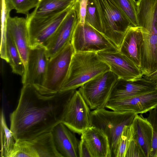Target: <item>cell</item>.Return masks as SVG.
Segmentation results:
<instances>
[{
    "instance_id": "obj_19",
    "label": "cell",
    "mask_w": 157,
    "mask_h": 157,
    "mask_svg": "<svg viewBox=\"0 0 157 157\" xmlns=\"http://www.w3.org/2000/svg\"><path fill=\"white\" fill-rule=\"evenodd\" d=\"M142 42L143 35L140 28L131 26L126 33L119 50L140 68Z\"/></svg>"
},
{
    "instance_id": "obj_24",
    "label": "cell",
    "mask_w": 157,
    "mask_h": 157,
    "mask_svg": "<svg viewBox=\"0 0 157 157\" xmlns=\"http://www.w3.org/2000/svg\"><path fill=\"white\" fill-rule=\"evenodd\" d=\"M38 2V0H2L6 13L14 10L17 13L26 15L31 10L36 7Z\"/></svg>"
},
{
    "instance_id": "obj_31",
    "label": "cell",
    "mask_w": 157,
    "mask_h": 157,
    "mask_svg": "<svg viewBox=\"0 0 157 157\" xmlns=\"http://www.w3.org/2000/svg\"><path fill=\"white\" fill-rule=\"evenodd\" d=\"M79 157H92L88 146L81 135L78 146Z\"/></svg>"
},
{
    "instance_id": "obj_26",
    "label": "cell",
    "mask_w": 157,
    "mask_h": 157,
    "mask_svg": "<svg viewBox=\"0 0 157 157\" xmlns=\"http://www.w3.org/2000/svg\"><path fill=\"white\" fill-rule=\"evenodd\" d=\"M132 124L124 127L117 144L115 157H125L127 149L133 139Z\"/></svg>"
},
{
    "instance_id": "obj_28",
    "label": "cell",
    "mask_w": 157,
    "mask_h": 157,
    "mask_svg": "<svg viewBox=\"0 0 157 157\" xmlns=\"http://www.w3.org/2000/svg\"><path fill=\"white\" fill-rule=\"evenodd\" d=\"M147 118L152 128V140L150 157H156L157 155V107L150 110Z\"/></svg>"
},
{
    "instance_id": "obj_5",
    "label": "cell",
    "mask_w": 157,
    "mask_h": 157,
    "mask_svg": "<svg viewBox=\"0 0 157 157\" xmlns=\"http://www.w3.org/2000/svg\"><path fill=\"white\" fill-rule=\"evenodd\" d=\"M74 3L61 11L45 17H35L29 13L26 15L30 48L39 45L46 47Z\"/></svg>"
},
{
    "instance_id": "obj_30",
    "label": "cell",
    "mask_w": 157,
    "mask_h": 157,
    "mask_svg": "<svg viewBox=\"0 0 157 157\" xmlns=\"http://www.w3.org/2000/svg\"><path fill=\"white\" fill-rule=\"evenodd\" d=\"M89 0H76L75 3V7L77 12L79 23H85V18Z\"/></svg>"
},
{
    "instance_id": "obj_13",
    "label": "cell",
    "mask_w": 157,
    "mask_h": 157,
    "mask_svg": "<svg viewBox=\"0 0 157 157\" xmlns=\"http://www.w3.org/2000/svg\"><path fill=\"white\" fill-rule=\"evenodd\" d=\"M100 59L109 67L119 78L134 80L144 75L140 68L119 50L105 51L97 53Z\"/></svg>"
},
{
    "instance_id": "obj_1",
    "label": "cell",
    "mask_w": 157,
    "mask_h": 157,
    "mask_svg": "<svg viewBox=\"0 0 157 157\" xmlns=\"http://www.w3.org/2000/svg\"><path fill=\"white\" fill-rule=\"evenodd\" d=\"M76 90L45 95L23 85L18 104L10 115V128L16 140L33 139L51 132L62 122L67 104Z\"/></svg>"
},
{
    "instance_id": "obj_29",
    "label": "cell",
    "mask_w": 157,
    "mask_h": 157,
    "mask_svg": "<svg viewBox=\"0 0 157 157\" xmlns=\"http://www.w3.org/2000/svg\"><path fill=\"white\" fill-rule=\"evenodd\" d=\"M125 157H146L141 146L135 139L131 141L126 151Z\"/></svg>"
},
{
    "instance_id": "obj_21",
    "label": "cell",
    "mask_w": 157,
    "mask_h": 157,
    "mask_svg": "<svg viewBox=\"0 0 157 157\" xmlns=\"http://www.w3.org/2000/svg\"><path fill=\"white\" fill-rule=\"evenodd\" d=\"M76 0H38V4L30 14L42 17L61 11L73 5Z\"/></svg>"
},
{
    "instance_id": "obj_3",
    "label": "cell",
    "mask_w": 157,
    "mask_h": 157,
    "mask_svg": "<svg viewBox=\"0 0 157 157\" xmlns=\"http://www.w3.org/2000/svg\"><path fill=\"white\" fill-rule=\"evenodd\" d=\"M95 1L99 15L102 33L119 50L126 33L132 25L113 0Z\"/></svg>"
},
{
    "instance_id": "obj_25",
    "label": "cell",
    "mask_w": 157,
    "mask_h": 157,
    "mask_svg": "<svg viewBox=\"0 0 157 157\" xmlns=\"http://www.w3.org/2000/svg\"><path fill=\"white\" fill-rule=\"evenodd\" d=\"M132 26H138L136 1L135 0H113Z\"/></svg>"
},
{
    "instance_id": "obj_18",
    "label": "cell",
    "mask_w": 157,
    "mask_h": 157,
    "mask_svg": "<svg viewBox=\"0 0 157 157\" xmlns=\"http://www.w3.org/2000/svg\"><path fill=\"white\" fill-rule=\"evenodd\" d=\"M92 157H111L108 137L101 129L91 126L82 134Z\"/></svg>"
},
{
    "instance_id": "obj_8",
    "label": "cell",
    "mask_w": 157,
    "mask_h": 157,
    "mask_svg": "<svg viewBox=\"0 0 157 157\" xmlns=\"http://www.w3.org/2000/svg\"><path fill=\"white\" fill-rule=\"evenodd\" d=\"M71 44L75 53L119 50L102 33L85 23L77 25Z\"/></svg>"
},
{
    "instance_id": "obj_4",
    "label": "cell",
    "mask_w": 157,
    "mask_h": 157,
    "mask_svg": "<svg viewBox=\"0 0 157 157\" xmlns=\"http://www.w3.org/2000/svg\"><path fill=\"white\" fill-rule=\"evenodd\" d=\"M136 114L133 112L110 111L105 108L91 112V126L101 129L108 137L111 157H115L118 142L124 127L132 124Z\"/></svg>"
},
{
    "instance_id": "obj_11",
    "label": "cell",
    "mask_w": 157,
    "mask_h": 157,
    "mask_svg": "<svg viewBox=\"0 0 157 157\" xmlns=\"http://www.w3.org/2000/svg\"><path fill=\"white\" fill-rule=\"evenodd\" d=\"M10 157H63L57 150L51 132L29 140H16Z\"/></svg>"
},
{
    "instance_id": "obj_10",
    "label": "cell",
    "mask_w": 157,
    "mask_h": 157,
    "mask_svg": "<svg viewBox=\"0 0 157 157\" xmlns=\"http://www.w3.org/2000/svg\"><path fill=\"white\" fill-rule=\"evenodd\" d=\"M90 108L78 90L69 101L62 122L75 133L81 134L91 126Z\"/></svg>"
},
{
    "instance_id": "obj_12",
    "label": "cell",
    "mask_w": 157,
    "mask_h": 157,
    "mask_svg": "<svg viewBox=\"0 0 157 157\" xmlns=\"http://www.w3.org/2000/svg\"><path fill=\"white\" fill-rule=\"evenodd\" d=\"M157 107V88L146 93L118 99L109 100L105 108L117 112L143 114Z\"/></svg>"
},
{
    "instance_id": "obj_22",
    "label": "cell",
    "mask_w": 157,
    "mask_h": 157,
    "mask_svg": "<svg viewBox=\"0 0 157 157\" xmlns=\"http://www.w3.org/2000/svg\"><path fill=\"white\" fill-rule=\"evenodd\" d=\"M0 139L1 157H10L14 148L16 140L13 133L6 124L3 110L0 115Z\"/></svg>"
},
{
    "instance_id": "obj_9",
    "label": "cell",
    "mask_w": 157,
    "mask_h": 157,
    "mask_svg": "<svg viewBox=\"0 0 157 157\" xmlns=\"http://www.w3.org/2000/svg\"><path fill=\"white\" fill-rule=\"evenodd\" d=\"M49 58L46 48H30L26 67L22 77L23 85H30L41 93L44 84Z\"/></svg>"
},
{
    "instance_id": "obj_23",
    "label": "cell",
    "mask_w": 157,
    "mask_h": 157,
    "mask_svg": "<svg viewBox=\"0 0 157 157\" xmlns=\"http://www.w3.org/2000/svg\"><path fill=\"white\" fill-rule=\"evenodd\" d=\"M6 33L7 54L8 63L13 73L22 76L25 70L22 60L13 39L6 31Z\"/></svg>"
},
{
    "instance_id": "obj_15",
    "label": "cell",
    "mask_w": 157,
    "mask_h": 157,
    "mask_svg": "<svg viewBox=\"0 0 157 157\" xmlns=\"http://www.w3.org/2000/svg\"><path fill=\"white\" fill-rule=\"evenodd\" d=\"M5 24L6 31L11 36L19 52L25 69L30 49L26 18L12 17L8 14L6 15Z\"/></svg>"
},
{
    "instance_id": "obj_33",
    "label": "cell",
    "mask_w": 157,
    "mask_h": 157,
    "mask_svg": "<svg viewBox=\"0 0 157 157\" xmlns=\"http://www.w3.org/2000/svg\"><path fill=\"white\" fill-rule=\"evenodd\" d=\"M156 157H157V155Z\"/></svg>"
},
{
    "instance_id": "obj_20",
    "label": "cell",
    "mask_w": 157,
    "mask_h": 157,
    "mask_svg": "<svg viewBox=\"0 0 157 157\" xmlns=\"http://www.w3.org/2000/svg\"><path fill=\"white\" fill-rule=\"evenodd\" d=\"M133 139L136 140L142 148L146 157H150L152 140V128L147 119L141 115H136L132 124Z\"/></svg>"
},
{
    "instance_id": "obj_2",
    "label": "cell",
    "mask_w": 157,
    "mask_h": 157,
    "mask_svg": "<svg viewBox=\"0 0 157 157\" xmlns=\"http://www.w3.org/2000/svg\"><path fill=\"white\" fill-rule=\"evenodd\" d=\"M110 71L97 53L75 52L69 71L59 92L76 90L92 79Z\"/></svg>"
},
{
    "instance_id": "obj_17",
    "label": "cell",
    "mask_w": 157,
    "mask_h": 157,
    "mask_svg": "<svg viewBox=\"0 0 157 157\" xmlns=\"http://www.w3.org/2000/svg\"><path fill=\"white\" fill-rule=\"evenodd\" d=\"M157 88L155 83L143 77L134 80L118 78L113 87L109 100L134 96L153 90Z\"/></svg>"
},
{
    "instance_id": "obj_16",
    "label": "cell",
    "mask_w": 157,
    "mask_h": 157,
    "mask_svg": "<svg viewBox=\"0 0 157 157\" xmlns=\"http://www.w3.org/2000/svg\"><path fill=\"white\" fill-rule=\"evenodd\" d=\"M51 132L56 148L63 157H79L80 140L75 133L62 122L57 124Z\"/></svg>"
},
{
    "instance_id": "obj_6",
    "label": "cell",
    "mask_w": 157,
    "mask_h": 157,
    "mask_svg": "<svg viewBox=\"0 0 157 157\" xmlns=\"http://www.w3.org/2000/svg\"><path fill=\"white\" fill-rule=\"evenodd\" d=\"M118 78L109 71L85 83L79 87L78 91L90 109L105 108L113 87Z\"/></svg>"
},
{
    "instance_id": "obj_14",
    "label": "cell",
    "mask_w": 157,
    "mask_h": 157,
    "mask_svg": "<svg viewBox=\"0 0 157 157\" xmlns=\"http://www.w3.org/2000/svg\"><path fill=\"white\" fill-rule=\"evenodd\" d=\"M79 22L78 15L74 3L46 47L49 59L71 43L74 30Z\"/></svg>"
},
{
    "instance_id": "obj_7",
    "label": "cell",
    "mask_w": 157,
    "mask_h": 157,
    "mask_svg": "<svg viewBox=\"0 0 157 157\" xmlns=\"http://www.w3.org/2000/svg\"><path fill=\"white\" fill-rule=\"evenodd\" d=\"M74 53L70 43L49 59L45 81L41 94L49 95L59 92L67 76Z\"/></svg>"
},
{
    "instance_id": "obj_27",
    "label": "cell",
    "mask_w": 157,
    "mask_h": 157,
    "mask_svg": "<svg viewBox=\"0 0 157 157\" xmlns=\"http://www.w3.org/2000/svg\"><path fill=\"white\" fill-rule=\"evenodd\" d=\"M85 23L102 33L99 15L95 0L88 1Z\"/></svg>"
},
{
    "instance_id": "obj_32",
    "label": "cell",
    "mask_w": 157,
    "mask_h": 157,
    "mask_svg": "<svg viewBox=\"0 0 157 157\" xmlns=\"http://www.w3.org/2000/svg\"><path fill=\"white\" fill-rule=\"evenodd\" d=\"M143 77L146 79L155 83L157 86V70L153 73Z\"/></svg>"
}]
</instances>
